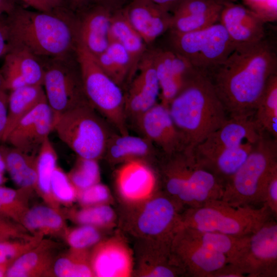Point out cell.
Wrapping results in <instances>:
<instances>
[{"label": "cell", "instance_id": "obj_1", "mask_svg": "<svg viewBox=\"0 0 277 277\" xmlns=\"http://www.w3.org/2000/svg\"><path fill=\"white\" fill-rule=\"evenodd\" d=\"M276 73L275 47L263 38L237 44L209 78L229 117H252L269 79Z\"/></svg>", "mask_w": 277, "mask_h": 277}, {"label": "cell", "instance_id": "obj_2", "mask_svg": "<svg viewBox=\"0 0 277 277\" xmlns=\"http://www.w3.org/2000/svg\"><path fill=\"white\" fill-rule=\"evenodd\" d=\"M5 20L10 51L24 50L41 61L76 55L77 17L66 6L45 12L16 5Z\"/></svg>", "mask_w": 277, "mask_h": 277}, {"label": "cell", "instance_id": "obj_3", "mask_svg": "<svg viewBox=\"0 0 277 277\" xmlns=\"http://www.w3.org/2000/svg\"><path fill=\"white\" fill-rule=\"evenodd\" d=\"M168 109L188 149L192 150L229 118L210 79L198 72L171 101Z\"/></svg>", "mask_w": 277, "mask_h": 277}, {"label": "cell", "instance_id": "obj_4", "mask_svg": "<svg viewBox=\"0 0 277 277\" xmlns=\"http://www.w3.org/2000/svg\"><path fill=\"white\" fill-rule=\"evenodd\" d=\"M154 164L165 194L179 209L197 207L221 199L223 186L197 163L193 150L185 149L170 154L160 152Z\"/></svg>", "mask_w": 277, "mask_h": 277}, {"label": "cell", "instance_id": "obj_5", "mask_svg": "<svg viewBox=\"0 0 277 277\" xmlns=\"http://www.w3.org/2000/svg\"><path fill=\"white\" fill-rule=\"evenodd\" d=\"M272 217L265 204L259 208L249 205L234 207L217 199L186 209L180 214L179 227L242 236L255 232Z\"/></svg>", "mask_w": 277, "mask_h": 277}, {"label": "cell", "instance_id": "obj_6", "mask_svg": "<svg viewBox=\"0 0 277 277\" xmlns=\"http://www.w3.org/2000/svg\"><path fill=\"white\" fill-rule=\"evenodd\" d=\"M275 166L277 138L265 132L225 185L221 200L234 207L263 204L266 182Z\"/></svg>", "mask_w": 277, "mask_h": 277}, {"label": "cell", "instance_id": "obj_7", "mask_svg": "<svg viewBox=\"0 0 277 277\" xmlns=\"http://www.w3.org/2000/svg\"><path fill=\"white\" fill-rule=\"evenodd\" d=\"M53 130L77 156L97 161L104 157L108 142L115 132L89 102L56 117Z\"/></svg>", "mask_w": 277, "mask_h": 277}, {"label": "cell", "instance_id": "obj_8", "mask_svg": "<svg viewBox=\"0 0 277 277\" xmlns=\"http://www.w3.org/2000/svg\"><path fill=\"white\" fill-rule=\"evenodd\" d=\"M76 56L84 92L89 103L117 132L129 133L123 89L102 70L95 56L80 43Z\"/></svg>", "mask_w": 277, "mask_h": 277}, {"label": "cell", "instance_id": "obj_9", "mask_svg": "<svg viewBox=\"0 0 277 277\" xmlns=\"http://www.w3.org/2000/svg\"><path fill=\"white\" fill-rule=\"evenodd\" d=\"M169 35L168 47L208 77L236 45L220 22L196 31Z\"/></svg>", "mask_w": 277, "mask_h": 277}, {"label": "cell", "instance_id": "obj_10", "mask_svg": "<svg viewBox=\"0 0 277 277\" xmlns=\"http://www.w3.org/2000/svg\"><path fill=\"white\" fill-rule=\"evenodd\" d=\"M41 62L44 70L43 87L54 119L89 102L84 92L76 55Z\"/></svg>", "mask_w": 277, "mask_h": 277}, {"label": "cell", "instance_id": "obj_11", "mask_svg": "<svg viewBox=\"0 0 277 277\" xmlns=\"http://www.w3.org/2000/svg\"><path fill=\"white\" fill-rule=\"evenodd\" d=\"M264 133L255 123L253 116L229 117L220 128L194 148L195 160L201 163L245 143H256Z\"/></svg>", "mask_w": 277, "mask_h": 277}, {"label": "cell", "instance_id": "obj_12", "mask_svg": "<svg viewBox=\"0 0 277 277\" xmlns=\"http://www.w3.org/2000/svg\"><path fill=\"white\" fill-rule=\"evenodd\" d=\"M171 259L184 275L211 277V274L228 263L224 255L209 249L179 228L171 242Z\"/></svg>", "mask_w": 277, "mask_h": 277}, {"label": "cell", "instance_id": "obj_13", "mask_svg": "<svg viewBox=\"0 0 277 277\" xmlns=\"http://www.w3.org/2000/svg\"><path fill=\"white\" fill-rule=\"evenodd\" d=\"M234 264L246 276H277V223L273 219L250 235L245 253Z\"/></svg>", "mask_w": 277, "mask_h": 277}, {"label": "cell", "instance_id": "obj_14", "mask_svg": "<svg viewBox=\"0 0 277 277\" xmlns=\"http://www.w3.org/2000/svg\"><path fill=\"white\" fill-rule=\"evenodd\" d=\"M160 88L149 47L141 59L134 77L124 91L125 112L129 126H132L157 103Z\"/></svg>", "mask_w": 277, "mask_h": 277}, {"label": "cell", "instance_id": "obj_15", "mask_svg": "<svg viewBox=\"0 0 277 277\" xmlns=\"http://www.w3.org/2000/svg\"><path fill=\"white\" fill-rule=\"evenodd\" d=\"M180 209L168 196L157 195L147 202L136 219L140 233L155 240L156 244L171 247L180 226Z\"/></svg>", "mask_w": 277, "mask_h": 277}, {"label": "cell", "instance_id": "obj_16", "mask_svg": "<svg viewBox=\"0 0 277 277\" xmlns=\"http://www.w3.org/2000/svg\"><path fill=\"white\" fill-rule=\"evenodd\" d=\"M132 127L164 154H170L188 148L171 118L168 107L161 102L143 114Z\"/></svg>", "mask_w": 277, "mask_h": 277}, {"label": "cell", "instance_id": "obj_17", "mask_svg": "<svg viewBox=\"0 0 277 277\" xmlns=\"http://www.w3.org/2000/svg\"><path fill=\"white\" fill-rule=\"evenodd\" d=\"M149 47L160 85V102L168 107L197 71L187 60L170 48Z\"/></svg>", "mask_w": 277, "mask_h": 277}, {"label": "cell", "instance_id": "obj_18", "mask_svg": "<svg viewBox=\"0 0 277 277\" xmlns=\"http://www.w3.org/2000/svg\"><path fill=\"white\" fill-rule=\"evenodd\" d=\"M54 121L53 112L46 99L16 124L4 142L34 154L53 130Z\"/></svg>", "mask_w": 277, "mask_h": 277}, {"label": "cell", "instance_id": "obj_19", "mask_svg": "<svg viewBox=\"0 0 277 277\" xmlns=\"http://www.w3.org/2000/svg\"><path fill=\"white\" fill-rule=\"evenodd\" d=\"M123 9L148 47L170 28L171 13L149 0H130Z\"/></svg>", "mask_w": 277, "mask_h": 277}, {"label": "cell", "instance_id": "obj_20", "mask_svg": "<svg viewBox=\"0 0 277 277\" xmlns=\"http://www.w3.org/2000/svg\"><path fill=\"white\" fill-rule=\"evenodd\" d=\"M112 13L100 4H93L75 13L78 43L95 57L103 53L110 43Z\"/></svg>", "mask_w": 277, "mask_h": 277}, {"label": "cell", "instance_id": "obj_21", "mask_svg": "<svg viewBox=\"0 0 277 277\" xmlns=\"http://www.w3.org/2000/svg\"><path fill=\"white\" fill-rule=\"evenodd\" d=\"M150 162L133 160L123 163L115 181L121 195L127 201H141L150 196L160 184L157 173Z\"/></svg>", "mask_w": 277, "mask_h": 277}, {"label": "cell", "instance_id": "obj_22", "mask_svg": "<svg viewBox=\"0 0 277 277\" xmlns=\"http://www.w3.org/2000/svg\"><path fill=\"white\" fill-rule=\"evenodd\" d=\"M219 22L235 44L260 41L265 37L263 18L245 7L227 2L221 12Z\"/></svg>", "mask_w": 277, "mask_h": 277}, {"label": "cell", "instance_id": "obj_23", "mask_svg": "<svg viewBox=\"0 0 277 277\" xmlns=\"http://www.w3.org/2000/svg\"><path fill=\"white\" fill-rule=\"evenodd\" d=\"M0 70L7 91L28 85L43 86L44 70L42 62L25 50L10 51L4 56Z\"/></svg>", "mask_w": 277, "mask_h": 277}, {"label": "cell", "instance_id": "obj_24", "mask_svg": "<svg viewBox=\"0 0 277 277\" xmlns=\"http://www.w3.org/2000/svg\"><path fill=\"white\" fill-rule=\"evenodd\" d=\"M94 276H127L131 269L129 251L122 243L109 240L97 243L90 255Z\"/></svg>", "mask_w": 277, "mask_h": 277}, {"label": "cell", "instance_id": "obj_25", "mask_svg": "<svg viewBox=\"0 0 277 277\" xmlns=\"http://www.w3.org/2000/svg\"><path fill=\"white\" fill-rule=\"evenodd\" d=\"M160 152L148 139L142 135L121 134L114 132L106 146L104 157L111 164L143 160L152 164Z\"/></svg>", "mask_w": 277, "mask_h": 277}, {"label": "cell", "instance_id": "obj_26", "mask_svg": "<svg viewBox=\"0 0 277 277\" xmlns=\"http://www.w3.org/2000/svg\"><path fill=\"white\" fill-rule=\"evenodd\" d=\"M55 242L43 239L35 247L28 251L14 262L6 271L7 277H38L51 275L56 257Z\"/></svg>", "mask_w": 277, "mask_h": 277}, {"label": "cell", "instance_id": "obj_27", "mask_svg": "<svg viewBox=\"0 0 277 277\" xmlns=\"http://www.w3.org/2000/svg\"><path fill=\"white\" fill-rule=\"evenodd\" d=\"M194 240L205 247L224 255L228 263L236 264L245 253L250 235L235 236L218 232L181 227Z\"/></svg>", "mask_w": 277, "mask_h": 277}, {"label": "cell", "instance_id": "obj_28", "mask_svg": "<svg viewBox=\"0 0 277 277\" xmlns=\"http://www.w3.org/2000/svg\"><path fill=\"white\" fill-rule=\"evenodd\" d=\"M109 41L119 43L125 49L130 57L134 76L149 47L130 24L123 8L112 13Z\"/></svg>", "mask_w": 277, "mask_h": 277}, {"label": "cell", "instance_id": "obj_29", "mask_svg": "<svg viewBox=\"0 0 277 277\" xmlns=\"http://www.w3.org/2000/svg\"><path fill=\"white\" fill-rule=\"evenodd\" d=\"M0 156L11 180L18 188L35 190L36 155L11 146L0 145Z\"/></svg>", "mask_w": 277, "mask_h": 277}, {"label": "cell", "instance_id": "obj_30", "mask_svg": "<svg viewBox=\"0 0 277 277\" xmlns=\"http://www.w3.org/2000/svg\"><path fill=\"white\" fill-rule=\"evenodd\" d=\"M20 224L32 235L64 236L68 228L60 209L39 205L29 208Z\"/></svg>", "mask_w": 277, "mask_h": 277}, {"label": "cell", "instance_id": "obj_31", "mask_svg": "<svg viewBox=\"0 0 277 277\" xmlns=\"http://www.w3.org/2000/svg\"><path fill=\"white\" fill-rule=\"evenodd\" d=\"M42 85H28L10 91L7 125L2 142L16 124L41 102L46 100Z\"/></svg>", "mask_w": 277, "mask_h": 277}, {"label": "cell", "instance_id": "obj_32", "mask_svg": "<svg viewBox=\"0 0 277 277\" xmlns=\"http://www.w3.org/2000/svg\"><path fill=\"white\" fill-rule=\"evenodd\" d=\"M95 57L102 70L124 91L134 76L130 57L122 45L110 42L107 49Z\"/></svg>", "mask_w": 277, "mask_h": 277}, {"label": "cell", "instance_id": "obj_33", "mask_svg": "<svg viewBox=\"0 0 277 277\" xmlns=\"http://www.w3.org/2000/svg\"><path fill=\"white\" fill-rule=\"evenodd\" d=\"M57 160L55 149L48 137L41 146L36 155L37 180L35 190L47 205L60 209V204L54 199L51 188L52 175L57 166Z\"/></svg>", "mask_w": 277, "mask_h": 277}, {"label": "cell", "instance_id": "obj_34", "mask_svg": "<svg viewBox=\"0 0 277 277\" xmlns=\"http://www.w3.org/2000/svg\"><path fill=\"white\" fill-rule=\"evenodd\" d=\"M253 118L263 131L277 138V73L269 79L256 107Z\"/></svg>", "mask_w": 277, "mask_h": 277}, {"label": "cell", "instance_id": "obj_35", "mask_svg": "<svg viewBox=\"0 0 277 277\" xmlns=\"http://www.w3.org/2000/svg\"><path fill=\"white\" fill-rule=\"evenodd\" d=\"M87 250L70 248L67 253L56 258L51 274L58 277L94 276Z\"/></svg>", "mask_w": 277, "mask_h": 277}, {"label": "cell", "instance_id": "obj_36", "mask_svg": "<svg viewBox=\"0 0 277 277\" xmlns=\"http://www.w3.org/2000/svg\"><path fill=\"white\" fill-rule=\"evenodd\" d=\"M33 190L0 186V216L20 224L23 216L29 208V197Z\"/></svg>", "mask_w": 277, "mask_h": 277}, {"label": "cell", "instance_id": "obj_37", "mask_svg": "<svg viewBox=\"0 0 277 277\" xmlns=\"http://www.w3.org/2000/svg\"><path fill=\"white\" fill-rule=\"evenodd\" d=\"M77 157L74 166L67 175L78 191L100 183V171L98 161Z\"/></svg>", "mask_w": 277, "mask_h": 277}, {"label": "cell", "instance_id": "obj_38", "mask_svg": "<svg viewBox=\"0 0 277 277\" xmlns=\"http://www.w3.org/2000/svg\"><path fill=\"white\" fill-rule=\"evenodd\" d=\"M43 239V236L33 235L29 239L0 242V269L6 272L13 262L37 246Z\"/></svg>", "mask_w": 277, "mask_h": 277}, {"label": "cell", "instance_id": "obj_39", "mask_svg": "<svg viewBox=\"0 0 277 277\" xmlns=\"http://www.w3.org/2000/svg\"><path fill=\"white\" fill-rule=\"evenodd\" d=\"M69 216L81 225L95 227L108 226L114 221V213L109 206L100 204L84 207L83 209L69 212Z\"/></svg>", "mask_w": 277, "mask_h": 277}, {"label": "cell", "instance_id": "obj_40", "mask_svg": "<svg viewBox=\"0 0 277 277\" xmlns=\"http://www.w3.org/2000/svg\"><path fill=\"white\" fill-rule=\"evenodd\" d=\"M225 0H182L171 12L173 16H201L221 13Z\"/></svg>", "mask_w": 277, "mask_h": 277}, {"label": "cell", "instance_id": "obj_41", "mask_svg": "<svg viewBox=\"0 0 277 277\" xmlns=\"http://www.w3.org/2000/svg\"><path fill=\"white\" fill-rule=\"evenodd\" d=\"M221 13L202 16H173L169 32L185 33L200 30L219 22Z\"/></svg>", "mask_w": 277, "mask_h": 277}, {"label": "cell", "instance_id": "obj_42", "mask_svg": "<svg viewBox=\"0 0 277 277\" xmlns=\"http://www.w3.org/2000/svg\"><path fill=\"white\" fill-rule=\"evenodd\" d=\"M64 237L71 249L87 250L89 247L96 245L101 236L96 227L81 225L70 230L68 229Z\"/></svg>", "mask_w": 277, "mask_h": 277}, {"label": "cell", "instance_id": "obj_43", "mask_svg": "<svg viewBox=\"0 0 277 277\" xmlns=\"http://www.w3.org/2000/svg\"><path fill=\"white\" fill-rule=\"evenodd\" d=\"M51 188L54 199L59 204H70L77 197V190L67 174L57 166L52 173Z\"/></svg>", "mask_w": 277, "mask_h": 277}, {"label": "cell", "instance_id": "obj_44", "mask_svg": "<svg viewBox=\"0 0 277 277\" xmlns=\"http://www.w3.org/2000/svg\"><path fill=\"white\" fill-rule=\"evenodd\" d=\"M107 187L98 183L87 188L77 191V197L84 207L103 204L109 197Z\"/></svg>", "mask_w": 277, "mask_h": 277}, {"label": "cell", "instance_id": "obj_45", "mask_svg": "<svg viewBox=\"0 0 277 277\" xmlns=\"http://www.w3.org/2000/svg\"><path fill=\"white\" fill-rule=\"evenodd\" d=\"M27 232L20 224L0 216V242L32 237Z\"/></svg>", "mask_w": 277, "mask_h": 277}, {"label": "cell", "instance_id": "obj_46", "mask_svg": "<svg viewBox=\"0 0 277 277\" xmlns=\"http://www.w3.org/2000/svg\"><path fill=\"white\" fill-rule=\"evenodd\" d=\"M274 217L277 215V166L270 173L264 189V202Z\"/></svg>", "mask_w": 277, "mask_h": 277}, {"label": "cell", "instance_id": "obj_47", "mask_svg": "<svg viewBox=\"0 0 277 277\" xmlns=\"http://www.w3.org/2000/svg\"><path fill=\"white\" fill-rule=\"evenodd\" d=\"M9 94L5 89H0V142L2 141L8 116Z\"/></svg>", "mask_w": 277, "mask_h": 277}, {"label": "cell", "instance_id": "obj_48", "mask_svg": "<svg viewBox=\"0 0 277 277\" xmlns=\"http://www.w3.org/2000/svg\"><path fill=\"white\" fill-rule=\"evenodd\" d=\"M241 269L235 264L228 263L214 271L211 277H244Z\"/></svg>", "mask_w": 277, "mask_h": 277}, {"label": "cell", "instance_id": "obj_49", "mask_svg": "<svg viewBox=\"0 0 277 277\" xmlns=\"http://www.w3.org/2000/svg\"><path fill=\"white\" fill-rule=\"evenodd\" d=\"M4 15L0 16V58L5 56L10 51L7 29Z\"/></svg>", "mask_w": 277, "mask_h": 277}, {"label": "cell", "instance_id": "obj_50", "mask_svg": "<svg viewBox=\"0 0 277 277\" xmlns=\"http://www.w3.org/2000/svg\"><path fill=\"white\" fill-rule=\"evenodd\" d=\"M37 11L49 12L57 7L51 0H19Z\"/></svg>", "mask_w": 277, "mask_h": 277}, {"label": "cell", "instance_id": "obj_51", "mask_svg": "<svg viewBox=\"0 0 277 277\" xmlns=\"http://www.w3.org/2000/svg\"><path fill=\"white\" fill-rule=\"evenodd\" d=\"M97 3L98 0H66V6L76 13Z\"/></svg>", "mask_w": 277, "mask_h": 277}, {"label": "cell", "instance_id": "obj_52", "mask_svg": "<svg viewBox=\"0 0 277 277\" xmlns=\"http://www.w3.org/2000/svg\"><path fill=\"white\" fill-rule=\"evenodd\" d=\"M130 0H98L100 4L114 12L123 8Z\"/></svg>", "mask_w": 277, "mask_h": 277}, {"label": "cell", "instance_id": "obj_53", "mask_svg": "<svg viewBox=\"0 0 277 277\" xmlns=\"http://www.w3.org/2000/svg\"><path fill=\"white\" fill-rule=\"evenodd\" d=\"M171 13L182 0H149Z\"/></svg>", "mask_w": 277, "mask_h": 277}, {"label": "cell", "instance_id": "obj_54", "mask_svg": "<svg viewBox=\"0 0 277 277\" xmlns=\"http://www.w3.org/2000/svg\"><path fill=\"white\" fill-rule=\"evenodd\" d=\"M16 5V0H0V16L8 14Z\"/></svg>", "mask_w": 277, "mask_h": 277}, {"label": "cell", "instance_id": "obj_55", "mask_svg": "<svg viewBox=\"0 0 277 277\" xmlns=\"http://www.w3.org/2000/svg\"><path fill=\"white\" fill-rule=\"evenodd\" d=\"M57 7L66 6V0H51Z\"/></svg>", "mask_w": 277, "mask_h": 277}, {"label": "cell", "instance_id": "obj_56", "mask_svg": "<svg viewBox=\"0 0 277 277\" xmlns=\"http://www.w3.org/2000/svg\"><path fill=\"white\" fill-rule=\"evenodd\" d=\"M5 89V83L3 76L0 70V89Z\"/></svg>", "mask_w": 277, "mask_h": 277}, {"label": "cell", "instance_id": "obj_57", "mask_svg": "<svg viewBox=\"0 0 277 277\" xmlns=\"http://www.w3.org/2000/svg\"><path fill=\"white\" fill-rule=\"evenodd\" d=\"M5 272L0 269V277L5 276Z\"/></svg>", "mask_w": 277, "mask_h": 277}, {"label": "cell", "instance_id": "obj_58", "mask_svg": "<svg viewBox=\"0 0 277 277\" xmlns=\"http://www.w3.org/2000/svg\"><path fill=\"white\" fill-rule=\"evenodd\" d=\"M4 177L2 173H0V185L3 182Z\"/></svg>", "mask_w": 277, "mask_h": 277}, {"label": "cell", "instance_id": "obj_59", "mask_svg": "<svg viewBox=\"0 0 277 277\" xmlns=\"http://www.w3.org/2000/svg\"><path fill=\"white\" fill-rule=\"evenodd\" d=\"M228 2H236L237 0H225Z\"/></svg>", "mask_w": 277, "mask_h": 277}]
</instances>
